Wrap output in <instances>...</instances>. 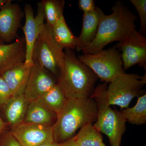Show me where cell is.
<instances>
[{
	"label": "cell",
	"mask_w": 146,
	"mask_h": 146,
	"mask_svg": "<svg viewBox=\"0 0 146 146\" xmlns=\"http://www.w3.org/2000/svg\"><path fill=\"white\" fill-rule=\"evenodd\" d=\"M51 29L54 40L61 50L75 49L78 38L69 29L64 16L56 21Z\"/></svg>",
	"instance_id": "ac0fdd59"
},
{
	"label": "cell",
	"mask_w": 146,
	"mask_h": 146,
	"mask_svg": "<svg viewBox=\"0 0 146 146\" xmlns=\"http://www.w3.org/2000/svg\"><path fill=\"white\" fill-rule=\"evenodd\" d=\"M30 102L24 94L11 97L2 108L7 125L12 128L23 123Z\"/></svg>",
	"instance_id": "2e32d148"
},
{
	"label": "cell",
	"mask_w": 146,
	"mask_h": 146,
	"mask_svg": "<svg viewBox=\"0 0 146 146\" xmlns=\"http://www.w3.org/2000/svg\"><path fill=\"white\" fill-rule=\"evenodd\" d=\"M4 44V42H3V40H2V39H1V37H0V44Z\"/></svg>",
	"instance_id": "4dcf8cb0"
},
{
	"label": "cell",
	"mask_w": 146,
	"mask_h": 146,
	"mask_svg": "<svg viewBox=\"0 0 146 146\" xmlns=\"http://www.w3.org/2000/svg\"><path fill=\"white\" fill-rule=\"evenodd\" d=\"M37 100L57 115L63 109L67 98L57 83Z\"/></svg>",
	"instance_id": "44dd1931"
},
{
	"label": "cell",
	"mask_w": 146,
	"mask_h": 146,
	"mask_svg": "<svg viewBox=\"0 0 146 146\" xmlns=\"http://www.w3.org/2000/svg\"><path fill=\"white\" fill-rule=\"evenodd\" d=\"M33 64L25 62L1 75L8 85L13 96L24 94Z\"/></svg>",
	"instance_id": "9a60e30c"
},
{
	"label": "cell",
	"mask_w": 146,
	"mask_h": 146,
	"mask_svg": "<svg viewBox=\"0 0 146 146\" xmlns=\"http://www.w3.org/2000/svg\"><path fill=\"white\" fill-rule=\"evenodd\" d=\"M146 84V76L125 73L111 82L106 89V95L110 105H116L121 109L128 108L135 97L142 96Z\"/></svg>",
	"instance_id": "52a82bcc"
},
{
	"label": "cell",
	"mask_w": 146,
	"mask_h": 146,
	"mask_svg": "<svg viewBox=\"0 0 146 146\" xmlns=\"http://www.w3.org/2000/svg\"><path fill=\"white\" fill-rule=\"evenodd\" d=\"M12 96L8 85L0 75V108H2Z\"/></svg>",
	"instance_id": "cb8c5ba5"
},
{
	"label": "cell",
	"mask_w": 146,
	"mask_h": 146,
	"mask_svg": "<svg viewBox=\"0 0 146 146\" xmlns=\"http://www.w3.org/2000/svg\"><path fill=\"white\" fill-rule=\"evenodd\" d=\"M96 103L91 97L68 99L52 126L54 141L61 143L73 138L79 129L97 119Z\"/></svg>",
	"instance_id": "3957f363"
},
{
	"label": "cell",
	"mask_w": 146,
	"mask_h": 146,
	"mask_svg": "<svg viewBox=\"0 0 146 146\" xmlns=\"http://www.w3.org/2000/svg\"><path fill=\"white\" fill-rule=\"evenodd\" d=\"M10 132L22 146H40L55 142L52 126L23 122Z\"/></svg>",
	"instance_id": "9c48e42d"
},
{
	"label": "cell",
	"mask_w": 146,
	"mask_h": 146,
	"mask_svg": "<svg viewBox=\"0 0 146 146\" xmlns=\"http://www.w3.org/2000/svg\"><path fill=\"white\" fill-rule=\"evenodd\" d=\"M57 116L56 113L37 100L30 102L23 122L52 126Z\"/></svg>",
	"instance_id": "e0dca14e"
},
{
	"label": "cell",
	"mask_w": 146,
	"mask_h": 146,
	"mask_svg": "<svg viewBox=\"0 0 146 146\" xmlns=\"http://www.w3.org/2000/svg\"><path fill=\"white\" fill-rule=\"evenodd\" d=\"M8 0H0V9L3 6Z\"/></svg>",
	"instance_id": "f546056e"
},
{
	"label": "cell",
	"mask_w": 146,
	"mask_h": 146,
	"mask_svg": "<svg viewBox=\"0 0 146 146\" xmlns=\"http://www.w3.org/2000/svg\"><path fill=\"white\" fill-rule=\"evenodd\" d=\"M40 146H59V144L58 143L56 142H54L52 143H50L45 144V145Z\"/></svg>",
	"instance_id": "f1b7e54d"
},
{
	"label": "cell",
	"mask_w": 146,
	"mask_h": 146,
	"mask_svg": "<svg viewBox=\"0 0 146 146\" xmlns=\"http://www.w3.org/2000/svg\"><path fill=\"white\" fill-rule=\"evenodd\" d=\"M59 146H80L78 145L73 138L65 141L63 143L59 144Z\"/></svg>",
	"instance_id": "4316f807"
},
{
	"label": "cell",
	"mask_w": 146,
	"mask_h": 146,
	"mask_svg": "<svg viewBox=\"0 0 146 146\" xmlns=\"http://www.w3.org/2000/svg\"><path fill=\"white\" fill-rule=\"evenodd\" d=\"M121 51L124 70L138 65L146 69V38L136 29L115 46Z\"/></svg>",
	"instance_id": "ba28073f"
},
{
	"label": "cell",
	"mask_w": 146,
	"mask_h": 146,
	"mask_svg": "<svg viewBox=\"0 0 146 146\" xmlns=\"http://www.w3.org/2000/svg\"><path fill=\"white\" fill-rule=\"evenodd\" d=\"M26 47L25 37L11 44H0V75L15 66L25 63Z\"/></svg>",
	"instance_id": "4fadbf2b"
},
{
	"label": "cell",
	"mask_w": 146,
	"mask_h": 146,
	"mask_svg": "<svg viewBox=\"0 0 146 146\" xmlns=\"http://www.w3.org/2000/svg\"><path fill=\"white\" fill-rule=\"evenodd\" d=\"M37 14L35 16L31 5L26 4L24 8L25 18V25L22 28L25 35L26 47L25 63L33 64L32 54L35 42L36 41L42 24L44 23L45 16L41 2L37 3Z\"/></svg>",
	"instance_id": "7c38bea8"
},
{
	"label": "cell",
	"mask_w": 146,
	"mask_h": 146,
	"mask_svg": "<svg viewBox=\"0 0 146 146\" xmlns=\"http://www.w3.org/2000/svg\"><path fill=\"white\" fill-rule=\"evenodd\" d=\"M111 10V14L103 16L95 39L82 50L83 54L100 51L112 42L122 41L136 29L138 17L122 2L117 1Z\"/></svg>",
	"instance_id": "6da1fadb"
},
{
	"label": "cell",
	"mask_w": 146,
	"mask_h": 146,
	"mask_svg": "<svg viewBox=\"0 0 146 146\" xmlns=\"http://www.w3.org/2000/svg\"><path fill=\"white\" fill-rule=\"evenodd\" d=\"M57 84L55 76L42 65L33 63L24 96L29 102L36 100Z\"/></svg>",
	"instance_id": "30bf717a"
},
{
	"label": "cell",
	"mask_w": 146,
	"mask_h": 146,
	"mask_svg": "<svg viewBox=\"0 0 146 146\" xmlns=\"http://www.w3.org/2000/svg\"><path fill=\"white\" fill-rule=\"evenodd\" d=\"M98 78L76 56L73 50L65 49L57 83L68 99L89 98Z\"/></svg>",
	"instance_id": "7a4b0ae2"
},
{
	"label": "cell",
	"mask_w": 146,
	"mask_h": 146,
	"mask_svg": "<svg viewBox=\"0 0 146 146\" xmlns=\"http://www.w3.org/2000/svg\"><path fill=\"white\" fill-rule=\"evenodd\" d=\"M42 3L45 20L46 23L51 28L56 21L63 16L65 7L64 0H42Z\"/></svg>",
	"instance_id": "7402d4cb"
},
{
	"label": "cell",
	"mask_w": 146,
	"mask_h": 146,
	"mask_svg": "<svg viewBox=\"0 0 146 146\" xmlns=\"http://www.w3.org/2000/svg\"><path fill=\"white\" fill-rule=\"evenodd\" d=\"M107 84L98 85L91 96L97 108V119L94 125L107 136L111 146H120L126 121L121 112L112 109L108 104L106 95Z\"/></svg>",
	"instance_id": "277c9868"
},
{
	"label": "cell",
	"mask_w": 146,
	"mask_h": 146,
	"mask_svg": "<svg viewBox=\"0 0 146 146\" xmlns=\"http://www.w3.org/2000/svg\"><path fill=\"white\" fill-rule=\"evenodd\" d=\"M0 146H22L10 131H5L0 136Z\"/></svg>",
	"instance_id": "d4e9b609"
},
{
	"label": "cell",
	"mask_w": 146,
	"mask_h": 146,
	"mask_svg": "<svg viewBox=\"0 0 146 146\" xmlns=\"http://www.w3.org/2000/svg\"><path fill=\"white\" fill-rule=\"evenodd\" d=\"M123 117L132 124L140 125L146 123V95L138 97L135 106L124 108L121 111Z\"/></svg>",
	"instance_id": "ffe728a7"
},
{
	"label": "cell",
	"mask_w": 146,
	"mask_h": 146,
	"mask_svg": "<svg viewBox=\"0 0 146 146\" xmlns=\"http://www.w3.org/2000/svg\"><path fill=\"white\" fill-rule=\"evenodd\" d=\"M78 7L80 9L83 11V14H86L93 12L96 9L94 0H79Z\"/></svg>",
	"instance_id": "484cf974"
},
{
	"label": "cell",
	"mask_w": 146,
	"mask_h": 146,
	"mask_svg": "<svg viewBox=\"0 0 146 146\" xmlns=\"http://www.w3.org/2000/svg\"><path fill=\"white\" fill-rule=\"evenodd\" d=\"M64 57V52L54 40L50 27L44 23L33 46L32 54L33 63L42 65L57 79Z\"/></svg>",
	"instance_id": "5b68a950"
},
{
	"label": "cell",
	"mask_w": 146,
	"mask_h": 146,
	"mask_svg": "<svg viewBox=\"0 0 146 146\" xmlns=\"http://www.w3.org/2000/svg\"><path fill=\"white\" fill-rule=\"evenodd\" d=\"M73 138L80 146H106L100 132L92 123L83 126Z\"/></svg>",
	"instance_id": "d6986e66"
},
{
	"label": "cell",
	"mask_w": 146,
	"mask_h": 146,
	"mask_svg": "<svg viewBox=\"0 0 146 146\" xmlns=\"http://www.w3.org/2000/svg\"><path fill=\"white\" fill-rule=\"evenodd\" d=\"M130 2L136 8L141 23L139 32L145 36L146 33V0H130Z\"/></svg>",
	"instance_id": "603a6c76"
},
{
	"label": "cell",
	"mask_w": 146,
	"mask_h": 146,
	"mask_svg": "<svg viewBox=\"0 0 146 146\" xmlns=\"http://www.w3.org/2000/svg\"><path fill=\"white\" fill-rule=\"evenodd\" d=\"M82 63L87 65L101 81L110 83L118 76L125 73L120 51L114 46L94 54L78 56Z\"/></svg>",
	"instance_id": "8992f818"
},
{
	"label": "cell",
	"mask_w": 146,
	"mask_h": 146,
	"mask_svg": "<svg viewBox=\"0 0 146 146\" xmlns=\"http://www.w3.org/2000/svg\"><path fill=\"white\" fill-rule=\"evenodd\" d=\"M104 13L96 7L91 13L83 14L81 33L78 37V44L75 49L77 51L82 50L93 42L96 35L98 27Z\"/></svg>",
	"instance_id": "5bb4252c"
},
{
	"label": "cell",
	"mask_w": 146,
	"mask_h": 146,
	"mask_svg": "<svg viewBox=\"0 0 146 146\" xmlns=\"http://www.w3.org/2000/svg\"><path fill=\"white\" fill-rule=\"evenodd\" d=\"M0 9V37L4 43L9 44L18 36L25 13L21 7L11 0H8Z\"/></svg>",
	"instance_id": "8fae6325"
},
{
	"label": "cell",
	"mask_w": 146,
	"mask_h": 146,
	"mask_svg": "<svg viewBox=\"0 0 146 146\" xmlns=\"http://www.w3.org/2000/svg\"><path fill=\"white\" fill-rule=\"evenodd\" d=\"M7 124L0 117V136L5 131Z\"/></svg>",
	"instance_id": "83f0119b"
}]
</instances>
